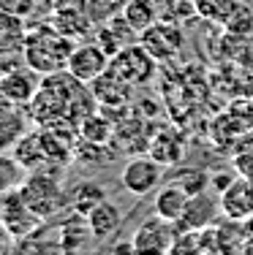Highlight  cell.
Instances as JSON below:
<instances>
[{"label":"cell","instance_id":"obj_1","mask_svg":"<svg viewBox=\"0 0 253 255\" xmlns=\"http://www.w3.org/2000/svg\"><path fill=\"white\" fill-rule=\"evenodd\" d=\"M71 49H74L71 38L60 33L55 25H38L27 30L22 57H25V65H30L35 74L49 76L57 74V71H65Z\"/></svg>","mask_w":253,"mask_h":255},{"label":"cell","instance_id":"obj_2","mask_svg":"<svg viewBox=\"0 0 253 255\" xmlns=\"http://www.w3.org/2000/svg\"><path fill=\"white\" fill-rule=\"evenodd\" d=\"M155 63H158V60L136 41V44L123 46V49L109 60V74L114 79H120L123 84H128V87L131 84H144V82L153 79Z\"/></svg>","mask_w":253,"mask_h":255},{"label":"cell","instance_id":"obj_3","mask_svg":"<svg viewBox=\"0 0 253 255\" xmlns=\"http://www.w3.org/2000/svg\"><path fill=\"white\" fill-rule=\"evenodd\" d=\"M164 179V163H158L153 155H142V157H131L125 163L120 182L131 196H150L161 187Z\"/></svg>","mask_w":253,"mask_h":255},{"label":"cell","instance_id":"obj_4","mask_svg":"<svg viewBox=\"0 0 253 255\" xmlns=\"http://www.w3.org/2000/svg\"><path fill=\"white\" fill-rule=\"evenodd\" d=\"M22 198H25V204L30 209L35 212L38 217L44 215H52V212L57 209L60 204V179H57V171H38L33 174L30 179H25V185L19 187Z\"/></svg>","mask_w":253,"mask_h":255},{"label":"cell","instance_id":"obj_5","mask_svg":"<svg viewBox=\"0 0 253 255\" xmlns=\"http://www.w3.org/2000/svg\"><path fill=\"white\" fill-rule=\"evenodd\" d=\"M174 236H177V226L155 215L136 228L131 242L136 247V255H169Z\"/></svg>","mask_w":253,"mask_h":255},{"label":"cell","instance_id":"obj_6","mask_svg":"<svg viewBox=\"0 0 253 255\" xmlns=\"http://www.w3.org/2000/svg\"><path fill=\"white\" fill-rule=\"evenodd\" d=\"M109 54L101 49L98 44H79L71 49V57H68V65H65V71H68L74 79H79L82 84H93L95 79H101L109 71Z\"/></svg>","mask_w":253,"mask_h":255},{"label":"cell","instance_id":"obj_7","mask_svg":"<svg viewBox=\"0 0 253 255\" xmlns=\"http://www.w3.org/2000/svg\"><path fill=\"white\" fill-rule=\"evenodd\" d=\"M139 44L153 54L155 60H169L174 57L185 44V33L177 22L172 19H158L153 27H147L139 35Z\"/></svg>","mask_w":253,"mask_h":255},{"label":"cell","instance_id":"obj_8","mask_svg":"<svg viewBox=\"0 0 253 255\" xmlns=\"http://www.w3.org/2000/svg\"><path fill=\"white\" fill-rule=\"evenodd\" d=\"M41 74H35L30 65H14L8 71H0V101L16 103V106H30V101L35 98L41 82Z\"/></svg>","mask_w":253,"mask_h":255},{"label":"cell","instance_id":"obj_9","mask_svg":"<svg viewBox=\"0 0 253 255\" xmlns=\"http://www.w3.org/2000/svg\"><path fill=\"white\" fill-rule=\"evenodd\" d=\"M38 220L41 217L25 204L19 190L0 196V226L8 231L14 239L16 236H27L30 231L38 226Z\"/></svg>","mask_w":253,"mask_h":255},{"label":"cell","instance_id":"obj_10","mask_svg":"<svg viewBox=\"0 0 253 255\" xmlns=\"http://www.w3.org/2000/svg\"><path fill=\"white\" fill-rule=\"evenodd\" d=\"M52 25L71 41L82 38L93 30V19L87 14V0H55V11H52Z\"/></svg>","mask_w":253,"mask_h":255},{"label":"cell","instance_id":"obj_11","mask_svg":"<svg viewBox=\"0 0 253 255\" xmlns=\"http://www.w3.org/2000/svg\"><path fill=\"white\" fill-rule=\"evenodd\" d=\"M218 206L221 201L210 198L207 193H196L188 198L180 220L174 223L177 231H207L210 226H215V217H218Z\"/></svg>","mask_w":253,"mask_h":255},{"label":"cell","instance_id":"obj_12","mask_svg":"<svg viewBox=\"0 0 253 255\" xmlns=\"http://www.w3.org/2000/svg\"><path fill=\"white\" fill-rule=\"evenodd\" d=\"M27 106L0 101V152H8L11 147H16V141L27 133Z\"/></svg>","mask_w":253,"mask_h":255},{"label":"cell","instance_id":"obj_13","mask_svg":"<svg viewBox=\"0 0 253 255\" xmlns=\"http://www.w3.org/2000/svg\"><path fill=\"white\" fill-rule=\"evenodd\" d=\"M221 212L229 220H245L253 215V187L251 182H232L221 193Z\"/></svg>","mask_w":253,"mask_h":255},{"label":"cell","instance_id":"obj_14","mask_svg":"<svg viewBox=\"0 0 253 255\" xmlns=\"http://www.w3.org/2000/svg\"><path fill=\"white\" fill-rule=\"evenodd\" d=\"M188 193L183 190V185H177V182H166V185H161L158 190H155V198H153V209L158 217H164L169 223H177L180 215H183L185 204H188Z\"/></svg>","mask_w":253,"mask_h":255},{"label":"cell","instance_id":"obj_15","mask_svg":"<svg viewBox=\"0 0 253 255\" xmlns=\"http://www.w3.org/2000/svg\"><path fill=\"white\" fill-rule=\"evenodd\" d=\"M25 38H27L25 19L0 8V57H16V54H22Z\"/></svg>","mask_w":253,"mask_h":255},{"label":"cell","instance_id":"obj_16","mask_svg":"<svg viewBox=\"0 0 253 255\" xmlns=\"http://www.w3.org/2000/svg\"><path fill=\"white\" fill-rule=\"evenodd\" d=\"M84 220H87V231L95 239H109V236H114L120 231V226H123V212H120L117 204H112L109 198H106V201H101Z\"/></svg>","mask_w":253,"mask_h":255},{"label":"cell","instance_id":"obj_17","mask_svg":"<svg viewBox=\"0 0 253 255\" xmlns=\"http://www.w3.org/2000/svg\"><path fill=\"white\" fill-rule=\"evenodd\" d=\"M123 19L142 35L144 30L153 27L155 22L161 19V11H158V5H155V0H125Z\"/></svg>","mask_w":253,"mask_h":255},{"label":"cell","instance_id":"obj_18","mask_svg":"<svg viewBox=\"0 0 253 255\" xmlns=\"http://www.w3.org/2000/svg\"><path fill=\"white\" fill-rule=\"evenodd\" d=\"M14 157L27 168V171H35L38 166H46L44 144H41L38 133H25V136L16 141V147H14Z\"/></svg>","mask_w":253,"mask_h":255},{"label":"cell","instance_id":"obj_19","mask_svg":"<svg viewBox=\"0 0 253 255\" xmlns=\"http://www.w3.org/2000/svg\"><path fill=\"white\" fill-rule=\"evenodd\" d=\"M25 171L27 168L22 166L14 155L0 152V196L19 190V187L25 185Z\"/></svg>","mask_w":253,"mask_h":255},{"label":"cell","instance_id":"obj_20","mask_svg":"<svg viewBox=\"0 0 253 255\" xmlns=\"http://www.w3.org/2000/svg\"><path fill=\"white\" fill-rule=\"evenodd\" d=\"M207 231H177L169 255H207Z\"/></svg>","mask_w":253,"mask_h":255},{"label":"cell","instance_id":"obj_21","mask_svg":"<svg viewBox=\"0 0 253 255\" xmlns=\"http://www.w3.org/2000/svg\"><path fill=\"white\" fill-rule=\"evenodd\" d=\"M191 3H194V8H196V16L224 27V22L229 19V14L234 11V5H237L240 0H191Z\"/></svg>","mask_w":253,"mask_h":255},{"label":"cell","instance_id":"obj_22","mask_svg":"<svg viewBox=\"0 0 253 255\" xmlns=\"http://www.w3.org/2000/svg\"><path fill=\"white\" fill-rule=\"evenodd\" d=\"M101 201H106V193L98 182H84V185H79L74 193V209L79 217H87Z\"/></svg>","mask_w":253,"mask_h":255},{"label":"cell","instance_id":"obj_23","mask_svg":"<svg viewBox=\"0 0 253 255\" xmlns=\"http://www.w3.org/2000/svg\"><path fill=\"white\" fill-rule=\"evenodd\" d=\"M224 30L229 35H243V38L253 35V8L240 0V3L234 5V11L229 14V19L224 22Z\"/></svg>","mask_w":253,"mask_h":255},{"label":"cell","instance_id":"obj_24","mask_svg":"<svg viewBox=\"0 0 253 255\" xmlns=\"http://www.w3.org/2000/svg\"><path fill=\"white\" fill-rule=\"evenodd\" d=\"M123 5L125 0H87V14L93 19L95 27L112 22L117 14H123Z\"/></svg>","mask_w":253,"mask_h":255},{"label":"cell","instance_id":"obj_25","mask_svg":"<svg viewBox=\"0 0 253 255\" xmlns=\"http://www.w3.org/2000/svg\"><path fill=\"white\" fill-rule=\"evenodd\" d=\"M79 125H82V136L87 138V144H98V147H104V141L112 136V125L106 123L104 117H98V114H87Z\"/></svg>","mask_w":253,"mask_h":255},{"label":"cell","instance_id":"obj_26","mask_svg":"<svg viewBox=\"0 0 253 255\" xmlns=\"http://www.w3.org/2000/svg\"><path fill=\"white\" fill-rule=\"evenodd\" d=\"M177 185H183V190L188 196H196V193H204V187L210 185V174L207 171H196V168H183V171L174 177Z\"/></svg>","mask_w":253,"mask_h":255},{"label":"cell","instance_id":"obj_27","mask_svg":"<svg viewBox=\"0 0 253 255\" xmlns=\"http://www.w3.org/2000/svg\"><path fill=\"white\" fill-rule=\"evenodd\" d=\"M0 255H14V236L0 226Z\"/></svg>","mask_w":253,"mask_h":255},{"label":"cell","instance_id":"obj_28","mask_svg":"<svg viewBox=\"0 0 253 255\" xmlns=\"http://www.w3.org/2000/svg\"><path fill=\"white\" fill-rule=\"evenodd\" d=\"M112 255H136L134 242H117V245L112 247Z\"/></svg>","mask_w":253,"mask_h":255}]
</instances>
